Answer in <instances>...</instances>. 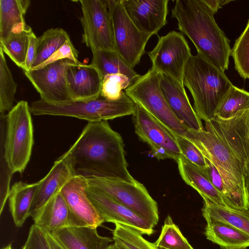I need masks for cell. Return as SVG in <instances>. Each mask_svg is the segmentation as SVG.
Listing matches in <instances>:
<instances>
[{
  "instance_id": "cell-34",
  "label": "cell",
  "mask_w": 249,
  "mask_h": 249,
  "mask_svg": "<svg viewBox=\"0 0 249 249\" xmlns=\"http://www.w3.org/2000/svg\"><path fill=\"white\" fill-rule=\"evenodd\" d=\"M235 68L243 79L249 78V19L247 26L231 49Z\"/></svg>"
},
{
  "instance_id": "cell-23",
  "label": "cell",
  "mask_w": 249,
  "mask_h": 249,
  "mask_svg": "<svg viewBox=\"0 0 249 249\" xmlns=\"http://www.w3.org/2000/svg\"><path fill=\"white\" fill-rule=\"evenodd\" d=\"M30 3L29 0H0V41L29 26L24 15Z\"/></svg>"
},
{
  "instance_id": "cell-13",
  "label": "cell",
  "mask_w": 249,
  "mask_h": 249,
  "mask_svg": "<svg viewBox=\"0 0 249 249\" xmlns=\"http://www.w3.org/2000/svg\"><path fill=\"white\" fill-rule=\"evenodd\" d=\"M73 61L62 59L37 69L25 71L26 77L39 93L43 101L56 103L71 100L66 81V71Z\"/></svg>"
},
{
  "instance_id": "cell-14",
  "label": "cell",
  "mask_w": 249,
  "mask_h": 249,
  "mask_svg": "<svg viewBox=\"0 0 249 249\" xmlns=\"http://www.w3.org/2000/svg\"><path fill=\"white\" fill-rule=\"evenodd\" d=\"M86 192L105 222L128 227L142 235H150L153 233L154 227L151 223L103 191L88 184Z\"/></svg>"
},
{
  "instance_id": "cell-41",
  "label": "cell",
  "mask_w": 249,
  "mask_h": 249,
  "mask_svg": "<svg viewBox=\"0 0 249 249\" xmlns=\"http://www.w3.org/2000/svg\"><path fill=\"white\" fill-rule=\"evenodd\" d=\"M46 232L52 249H66L61 243L51 233L47 231H46Z\"/></svg>"
},
{
  "instance_id": "cell-11",
  "label": "cell",
  "mask_w": 249,
  "mask_h": 249,
  "mask_svg": "<svg viewBox=\"0 0 249 249\" xmlns=\"http://www.w3.org/2000/svg\"><path fill=\"white\" fill-rule=\"evenodd\" d=\"M83 42L91 51L114 50L111 17L107 0H80Z\"/></svg>"
},
{
  "instance_id": "cell-42",
  "label": "cell",
  "mask_w": 249,
  "mask_h": 249,
  "mask_svg": "<svg viewBox=\"0 0 249 249\" xmlns=\"http://www.w3.org/2000/svg\"><path fill=\"white\" fill-rule=\"evenodd\" d=\"M203 2L209 7L214 14L222 8L221 0H203Z\"/></svg>"
},
{
  "instance_id": "cell-5",
  "label": "cell",
  "mask_w": 249,
  "mask_h": 249,
  "mask_svg": "<svg viewBox=\"0 0 249 249\" xmlns=\"http://www.w3.org/2000/svg\"><path fill=\"white\" fill-rule=\"evenodd\" d=\"M31 111L25 101L18 102L7 115L0 114V149L14 174L27 165L34 143Z\"/></svg>"
},
{
  "instance_id": "cell-36",
  "label": "cell",
  "mask_w": 249,
  "mask_h": 249,
  "mask_svg": "<svg viewBox=\"0 0 249 249\" xmlns=\"http://www.w3.org/2000/svg\"><path fill=\"white\" fill-rule=\"evenodd\" d=\"M181 154L187 160L197 165L205 168L206 166L205 159L198 147L187 138L173 134Z\"/></svg>"
},
{
  "instance_id": "cell-6",
  "label": "cell",
  "mask_w": 249,
  "mask_h": 249,
  "mask_svg": "<svg viewBox=\"0 0 249 249\" xmlns=\"http://www.w3.org/2000/svg\"><path fill=\"white\" fill-rule=\"evenodd\" d=\"M30 107L34 115L67 116L95 122L133 115L136 104L124 91L121 97L115 101L107 100L101 95L93 100L56 103L40 99L32 102Z\"/></svg>"
},
{
  "instance_id": "cell-22",
  "label": "cell",
  "mask_w": 249,
  "mask_h": 249,
  "mask_svg": "<svg viewBox=\"0 0 249 249\" xmlns=\"http://www.w3.org/2000/svg\"><path fill=\"white\" fill-rule=\"evenodd\" d=\"M33 220L34 224L50 233L73 227L70 210L60 192L44 206Z\"/></svg>"
},
{
  "instance_id": "cell-10",
  "label": "cell",
  "mask_w": 249,
  "mask_h": 249,
  "mask_svg": "<svg viewBox=\"0 0 249 249\" xmlns=\"http://www.w3.org/2000/svg\"><path fill=\"white\" fill-rule=\"evenodd\" d=\"M153 49L147 52L152 68L171 76L183 85L185 66L192 55L187 41L182 34L172 31L163 36Z\"/></svg>"
},
{
  "instance_id": "cell-47",
  "label": "cell",
  "mask_w": 249,
  "mask_h": 249,
  "mask_svg": "<svg viewBox=\"0 0 249 249\" xmlns=\"http://www.w3.org/2000/svg\"><path fill=\"white\" fill-rule=\"evenodd\" d=\"M225 249H247V248H227Z\"/></svg>"
},
{
  "instance_id": "cell-26",
  "label": "cell",
  "mask_w": 249,
  "mask_h": 249,
  "mask_svg": "<svg viewBox=\"0 0 249 249\" xmlns=\"http://www.w3.org/2000/svg\"><path fill=\"white\" fill-rule=\"evenodd\" d=\"M91 64L95 67L103 78L106 75L122 74L127 76L131 84L141 75L128 65L115 50L94 51Z\"/></svg>"
},
{
  "instance_id": "cell-35",
  "label": "cell",
  "mask_w": 249,
  "mask_h": 249,
  "mask_svg": "<svg viewBox=\"0 0 249 249\" xmlns=\"http://www.w3.org/2000/svg\"><path fill=\"white\" fill-rule=\"evenodd\" d=\"M131 85L129 78L124 74L106 75L103 78L100 95L109 100H117L121 97L123 90Z\"/></svg>"
},
{
  "instance_id": "cell-45",
  "label": "cell",
  "mask_w": 249,
  "mask_h": 249,
  "mask_svg": "<svg viewBox=\"0 0 249 249\" xmlns=\"http://www.w3.org/2000/svg\"><path fill=\"white\" fill-rule=\"evenodd\" d=\"M231 0H221V6L227 4Z\"/></svg>"
},
{
  "instance_id": "cell-7",
  "label": "cell",
  "mask_w": 249,
  "mask_h": 249,
  "mask_svg": "<svg viewBox=\"0 0 249 249\" xmlns=\"http://www.w3.org/2000/svg\"><path fill=\"white\" fill-rule=\"evenodd\" d=\"M124 91L173 134L186 137L189 129L177 118L167 102L160 88V72L150 68Z\"/></svg>"
},
{
  "instance_id": "cell-49",
  "label": "cell",
  "mask_w": 249,
  "mask_h": 249,
  "mask_svg": "<svg viewBox=\"0 0 249 249\" xmlns=\"http://www.w3.org/2000/svg\"><path fill=\"white\" fill-rule=\"evenodd\" d=\"M120 249H121L120 248Z\"/></svg>"
},
{
  "instance_id": "cell-29",
  "label": "cell",
  "mask_w": 249,
  "mask_h": 249,
  "mask_svg": "<svg viewBox=\"0 0 249 249\" xmlns=\"http://www.w3.org/2000/svg\"><path fill=\"white\" fill-rule=\"evenodd\" d=\"M69 39V35L61 28H51L44 32L38 37L37 52L32 69L47 60Z\"/></svg>"
},
{
  "instance_id": "cell-3",
  "label": "cell",
  "mask_w": 249,
  "mask_h": 249,
  "mask_svg": "<svg viewBox=\"0 0 249 249\" xmlns=\"http://www.w3.org/2000/svg\"><path fill=\"white\" fill-rule=\"evenodd\" d=\"M205 125L206 130L189 129L185 137L193 142L218 171L226 191V205L239 210H249L245 163L209 121L205 122Z\"/></svg>"
},
{
  "instance_id": "cell-48",
  "label": "cell",
  "mask_w": 249,
  "mask_h": 249,
  "mask_svg": "<svg viewBox=\"0 0 249 249\" xmlns=\"http://www.w3.org/2000/svg\"><path fill=\"white\" fill-rule=\"evenodd\" d=\"M23 249H25L23 247H22Z\"/></svg>"
},
{
  "instance_id": "cell-40",
  "label": "cell",
  "mask_w": 249,
  "mask_h": 249,
  "mask_svg": "<svg viewBox=\"0 0 249 249\" xmlns=\"http://www.w3.org/2000/svg\"><path fill=\"white\" fill-rule=\"evenodd\" d=\"M38 43V37L32 32L30 36L29 44L26 58L24 71H29L32 69V65L37 52Z\"/></svg>"
},
{
  "instance_id": "cell-27",
  "label": "cell",
  "mask_w": 249,
  "mask_h": 249,
  "mask_svg": "<svg viewBox=\"0 0 249 249\" xmlns=\"http://www.w3.org/2000/svg\"><path fill=\"white\" fill-rule=\"evenodd\" d=\"M202 215L206 220H217L228 223L249 235V210H239L204 199Z\"/></svg>"
},
{
  "instance_id": "cell-9",
  "label": "cell",
  "mask_w": 249,
  "mask_h": 249,
  "mask_svg": "<svg viewBox=\"0 0 249 249\" xmlns=\"http://www.w3.org/2000/svg\"><path fill=\"white\" fill-rule=\"evenodd\" d=\"M111 17L114 50L124 61L134 68L145 53L152 35L140 31L128 16L121 0H107Z\"/></svg>"
},
{
  "instance_id": "cell-16",
  "label": "cell",
  "mask_w": 249,
  "mask_h": 249,
  "mask_svg": "<svg viewBox=\"0 0 249 249\" xmlns=\"http://www.w3.org/2000/svg\"><path fill=\"white\" fill-rule=\"evenodd\" d=\"M131 21L141 31L157 35L167 23L168 0H121Z\"/></svg>"
},
{
  "instance_id": "cell-37",
  "label": "cell",
  "mask_w": 249,
  "mask_h": 249,
  "mask_svg": "<svg viewBox=\"0 0 249 249\" xmlns=\"http://www.w3.org/2000/svg\"><path fill=\"white\" fill-rule=\"evenodd\" d=\"M78 52L74 47L71 39L67 40L47 60L32 70L41 68L50 63L58 60L68 59L78 63Z\"/></svg>"
},
{
  "instance_id": "cell-32",
  "label": "cell",
  "mask_w": 249,
  "mask_h": 249,
  "mask_svg": "<svg viewBox=\"0 0 249 249\" xmlns=\"http://www.w3.org/2000/svg\"><path fill=\"white\" fill-rule=\"evenodd\" d=\"M153 244L157 249H194L169 215L164 220L158 239Z\"/></svg>"
},
{
  "instance_id": "cell-38",
  "label": "cell",
  "mask_w": 249,
  "mask_h": 249,
  "mask_svg": "<svg viewBox=\"0 0 249 249\" xmlns=\"http://www.w3.org/2000/svg\"><path fill=\"white\" fill-rule=\"evenodd\" d=\"M23 247L25 249H52L46 231L35 224L31 226Z\"/></svg>"
},
{
  "instance_id": "cell-15",
  "label": "cell",
  "mask_w": 249,
  "mask_h": 249,
  "mask_svg": "<svg viewBox=\"0 0 249 249\" xmlns=\"http://www.w3.org/2000/svg\"><path fill=\"white\" fill-rule=\"evenodd\" d=\"M86 178L74 177L60 193L68 204L73 227H89L97 229L105 220L90 201L86 192Z\"/></svg>"
},
{
  "instance_id": "cell-30",
  "label": "cell",
  "mask_w": 249,
  "mask_h": 249,
  "mask_svg": "<svg viewBox=\"0 0 249 249\" xmlns=\"http://www.w3.org/2000/svg\"><path fill=\"white\" fill-rule=\"evenodd\" d=\"M18 85L7 64L4 52L0 48V111L5 114L13 107Z\"/></svg>"
},
{
  "instance_id": "cell-4",
  "label": "cell",
  "mask_w": 249,
  "mask_h": 249,
  "mask_svg": "<svg viewBox=\"0 0 249 249\" xmlns=\"http://www.w3.org/2000/svg\"><path fill=\"white\" fill-rule=\"evenodd\" d=\"M183 82L192 95L196 112L204 122L214 117L217 107L233 86L224 71L198 53L192 55L187 62Z\"/></svg>"
},
{
  "instance_id": "cell-19",
  "label": "cell",
  "mask_w": 249,
  "mask_h": 249,
  "mask_svg": "<svg viewBox=\"0 0 249 249\" xmlns=\"http://www.w3.org/2000/svg\"><path fill=\"white\" fill-rule=\"evenodd\" d=\"M74 177L66 162L59 157L48 174L40 180L35 194L30 210L33 219L44 206Z\"/></svg>"
},
{
  "instance_id": "cell-1",
  "label": "cell",
  "mask_w": 249,
  "mask_h": 249,
  "mask_svg": "<svg viewBox=\"0 0 249 249\" xmlns=\"http://www.w3.org/2000/svg\"><path fill=\"white\" fill-rule=\"evenodd\" d=\"M60 157L74 177L136 181L127 169L123 139L106 121L89 122L75 142Z\"/></svg>"
},
{
  "instance_id": "cell-33",
  "label": "cell",
  "mask_w": 249,
  "mask_h": 249,
  "mask_svg": "<svg viewBox=\"0 0 249 249\" xmlns=\"http://www.w3.org/2000/svg\"><path fill=\"white\" fill-rule=\"evenodd\" d=\"M115 225L112 239L121 249H157L139 231L120 224Z\"/></svg>"
},
{
  "instance_id": "cell-44",
  "label": "cell",
  "mask_w": 249,
  "mask_h": 249,
  "mask_svg": "<svg viewBox=\"0 0 249 249\" xmlns=\"http://www.w3.org/2000/svg\"><path fill=\"white\" fill-rule=\"evenodd\" d=\"M107 249H120V248L115 244H111Z\"/></svg>"
},
{
  "instance_id": "cell-43",
  "label": "cell",
  "mask_w": 249,
  "mask_h": 249,
  "mask_svg": "<svg viewBox=\"0 0 249 249\" xmlns=\"http://www.w3.org/2000/svg\"><path fill=\"white\" fill-rule=\"evenodd\" d=\"M245 181L247 187L249 192V159H247L246 164Z\"/></svg>"
},
{
  "instance_id": "cell-39",
  "label": "cell",
  "mask_w": 249,
  "mask_h": 249,
  "mask_svg": "<svg viewBox=\"0 0 249 249\" xmlns=\"http://www.w3.org/2000/svg\"><path fill=\"white\" fill-rule=\"evenodd\" d=\"M205 159L206 163L205 170L212 183L220 193L225 201L226 191L222 178L214 165L207 158L205 157Z\"/></svg>"
},
{
  "instance_id": "cell-2",
  "label": "cell",
  "mask_w": 249,
  "mask_h": 249,
  "mask_svg": "<svg viewBox=\"0 0 249 249\" xmlns=\"http://www.w3.org/2000/svg\"><path fill=\"white\" fill-rule=\"evenodd\" d=\"M213 15L203 0H176L172 9L178 29L191 40L197 53L224 71L231 52L230 41Z\"/></svg>"
},
{
  "instance_id": "cell-18",
  "label": "cell",
  "mask_w": 249,
  "mask_h": 249,
  "mask_svg": "<svg viewBox=\"0 0 249 249\" xmlns=\"http://www.w3.org/2000/svg\"><path fill=\"white\" fill-rule=\"evenodd\" d=\"M160 84L167 102L180 122L189 130L204 129L201 120L190 104L184 86L171 76L161 73Z\"/></svg>"
},
{
  "instance_id": "cell-31",
  "label": "cell",
  "mask_w": 249,
  "mask_h": 249,
  "mask_svg": "<svg viewBox=\"0 0 249 249\" xmlns=\"http://www.w3.org/2000/svg\"><path fill=\"white\" fill-rule=\"evenodd\" d=\"M247 109H249V92L233 85L217 107L214 117L228 119Z\"/></svg>"
},
{
  "instance_id": "cell-28",
  "label": "cell",
  "mask_w": 249,
  "mask_h": 249,
  "mask_svg": "<svg viewBox=\"0 0 249 249\" xmlns=\"http://www.w3.org/2000/svg\"><path fill=\"white\" fill-rule=\"evenodd\" d=\"M33 32L28 26L25 30L11 34L8 37L0 41V48L4 53L23 71L29 44L30 36Z\"/></svg>"
},
{
  "instance_id": "cell-25",
  "label": "cell",
  "mask_w": 249,
  "mask_h": 249,
  "mask_svg": "<svg viewBox=\"0 0 249 249\" xmlns=\"http://www.w3.org/2000/svg\"><path fill=\"white\" fill-rule=\"evenodd\" d=\"M39 181L33 183L18 181L14 183L9 194V210L15 225L21 227L30 216L31 206Z\"/></svg>"
},
{
  "instance_id": "cell-24",
  "label": "cell",
  "mask_w": 249,
  "mask_h": 249,
  "mask_svg": "<svg viewBox=\"0 0 249 249\" xmlns=\"http://www.w3.org/2000/svg\"><path fill=\"white\" fill-rule=\"evenodd\" d=\"M206 222L204 234L208 240L225 249L249 247V235L242 231L222 221Z\"/></svg>"
},
{
  "instance_id": "cell-8",
  "label": "cell",
  "mask_w": 249,
  "mask_h": 249,
  "mask_svg": "<svg viewBox=\"0 0 249 249\" xmlns=\"http://www.w3.org/2000/svg\"><path fill=\"white\" fill-rule=\"evenodd\" d=\"M89 186L98 189L137 214L154 227L159 222L158 204L143 184L138 181L100 178L87 179Z\"/></svg>"
},
{
  "instance_id": "cell-12",
  "label": "cell",
  "mask_w": 249,
  "mask_h": 249,
  "mask_svg": "<svg viewBox=\"0 0 249 249\" xmlns=\"http://www.w3.org/2000/svg\"><path fill=\"white\" fill-rule=\"evenodd\" d=\"M132 118L136 134L149 145L155 157L178 161L181 152L172 133L137 104Z\"/></svg>"
},
{
  "instance_id": "cell-17",
  "label": "cell",
  "mask_w": 249,
  "mask_h": 249,
  "mask_svg": "<svg viewBox=\"0 0 249 249\" xmlns=\"http://www.w3.org/2000/svg\"><path fill=\"white\" fill-rule=\"evenodd\" d=\"M103 77L91 64L72 62L66 71V81L71 100H90L101 94Z\"/></svg>"
},
{
  "instance_id": "cell-20",
  "label": "cell",
  "mask_w": 249,
  "mask_h": 249,
  "mask_svg": "<svg viewBox=\"0 0 249 249\" xmlns=\"http://www.w3.org/2000/svg\"><path fill=\"white\" fill-rule=\"evenodd\" d=\"M51 233L66 249H107L113 241L89 227H69Z\"/></svg>"
},
{
  "instance_id": "cell-21",
  "label": "cell",
  "mask_w": 249,
  "mask_h": 249,
  "mask_svg": "<svg viewBox=\"0 0 249 249\" xmlns=\"http://www.w3.org/2000/svg\"><path fill=\"white\" fill-rule=\"evenodd\" d=\"M185 182L196 190L204 199L227 206L221 195L210 181L205 170L187 160L181 154L177 161Z\"/></svg>"
},
{
  "instance_id": "cell-46",
  "label": "cell",
  "mask_w": 249,
  "mask_h": 249,
  "mask_svg": "<svg viewBox=\"0 0 249 249\" xmlns=\"http://www.w3.org/2000/svg\"><path fill=\"white\" fill-rule=\"evenodd\" d=\"M1 249H13L11 244L8 245L7 246L1 248ZM21 249H23V248Z\"/></svg>"
}]
</instances>
